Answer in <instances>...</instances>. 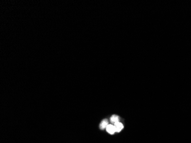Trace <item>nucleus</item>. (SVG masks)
<instances>
[{
    "label": "nucleus",
    "instance_id": "obj_4",
    "mask_svg": "<svg viewBox=\"0 0 191 143\" xmlns=\"http://www.w3.org/2000/svg\"><path fill=\"white\" fill-rule=\"evenodd\" d=\"M111 123L115 124L116 123L119 122V117L117 116V115H113L111 117Z\"/></svg>",
    "mask_w": 191,
    "mask_h": 143
},
{
    "label": "nucleus",
    "instance_id": "obj_2",
    "mask_svg": "<svg viewBox=\"0 0 191 143\" xmlns=\"http://www.w3.org/2000/svg\"><path fill=\"white\" fill-rule=\"evenodd\" d=\"M114 127H115L116 128V131L117 132H120L123 129V128H124V125H123L122 123L118 122L114 124Z\"/></svg>",
    "mask_w": 191,
    "mask_h": 143
},
{
    "label": "nucleus",
    "instance_id": "obj_3",
    "mask_svg": "<svg viewBox=\"0 0 191 143\" xmlns=\"http://www.w3.org/2000/svg\"><path fill=\"white\" fill-rule=\"evenodd\" d=\"M108 125V122L107 120H106L105 119V120H103V121L100 123V129H104L107 127Z\"/></svg>",
    "mask_w": 191,
    "mask_h": 143
},
{
    "label": "nucleus",
    "instance_id": "obj_1",
    "mask_svg": "<svg viewBox=\"0 0 191 143\" xmlns=\"http://www.w3.org/2000/svg\"><path fill=\"white\" fill-rule=\"evenodd\" d=\"M106 129H107V131L108 133L111 134H114L116 132L114 125H113V124H108Z\"/></svg>",
    "mask_w": 191,
    "mask_h": 143
}]
</instances>
